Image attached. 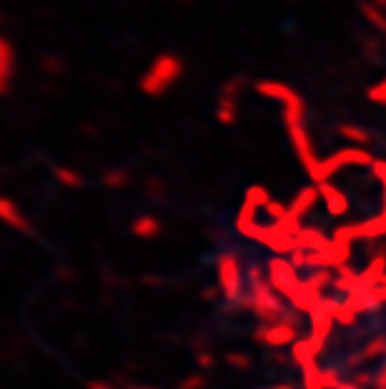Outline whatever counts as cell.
<instances>
[{
  "label": "cell",
  "instance_id": "obj_17",
  "mask_svg": "<svg viewBox=\"0 0 386 389\" xmlns=\"http://www.w3.org/2000/svg\"><path fill=\"white\" fill-rule=\"evenodd\" d=\"M331 282V274H328V271H316L314 277L308 279V286H314V289H319L321 291V286H326V284Z\"/></svg>",
  "mask_w": 386,
  "mask_h": 389
},
{
  "label": "cell",
  "instance_id": "obj_8",
  "mask_svg": "<svg viewBox=\"0 0 386 389\" xmlns=\"http://www.w3.org/2000/svg\"><path fill=\"white\" fill-rule=\"evenodd\" d=\"M261 339L263 342H269V344H288V342H294V329L291 327H271V329L261 331Z\"/></svg>",
  "mask_w": 386,
  "mask_h": 389
},
{
  "label": "cell",
  "instance_id": "obj_3",
  "mask_svg": "<svg viewBox=\"0 0 386 389\" xmlns=\"http://www.w3.org/2000/svg\"><path fill=\"white\" fill-rule=\"evenodd\" d=\"M319 193H321V198L326 201V209H328V214H331V216H341V214L349 211V198L344 196V193H341L336 186L328 184V181L319 186Z\"/></svg>",
  "mask_w": 386,
  "mask_h": 389
},
{
  "label": "cell",
  "instance_id": "obj_2",
  "mask_svg": "<svg viewBox=\"0 0 386 389\" xmlns=\"http://www.w3.org/2000/svg\"><path fill=\"white\" fill-rule=\"evenodd\" d=\"M288 133H291V141H294V148H296V153H299V159H301L304 168L311 171V168L319 164V159L314 156V146H311L306 128H304L301 123H296V126H288Z\"/></svg>",
  "mask_w": 386,
  "mask_h": 389
},
{
  "label": "cell",
  "instance_id": "obj_10",
  "mask_svg": "<svg viewBox=\"0 0 386 389\" xmlns=\"http://www.w3.org/2000/svg\"><path fill=\"white\" fill-rule=\"evenodd\" d=\"M304 389H324V384H321V370L316 364L304 367Z\"/></svg>",
  "mask_w": 386,
  "mask_h": 389
},
{
  "label": "cell",
  "instance_id": "obj_22",
  "mask_svg": "<svg viewBox=\"0 0 386 389\" xmlns=\"http://www.w3.org/2000/svg\"><path fill=\"white\" fill-rule=\"evenodd\" d=\"M336 389H361V387H359V384H356V382H351V384H344V382H341Z\"/></svg>",
  "mask_w": 386,
  "mask_h": 389
},
{
  "label": "cell",
  "instance_id": "obj_5",
  "mask_svg": "<svg viewBox=\"0 0 386 389\" xmlns=\"http://www.w3.org/2000/svg\"><path fill=\"white\" fill-rule=\"evenodd\" d=\"M384 274H386V257H374L371 264L359 274V284H364V286H376Z\"/></svg>",
  "mask_w": 386,
  "mask_h": 389
},
{
  "label": "cell",
  "instance_id": "obj_9",
  "mask_svg": "<svg viewBox=\"0 0 386 389\" xmlns=\"http://www.w3.org/2000/svg\"><path fill=\"white\" fill-rule=\"evenodd\" d=\"M294 359L301 364V367L316 364V352H314V344H311V339H301V342L294 344Z\"/></svg>",
  "mask_w": 386,
  "mask_h": 389
},
{
  "label": "cell",
  "instance_id": "obj_19",
  "mask_svg": "<svg viewBox=\"0 0 386 389\" xmlns=\"http://www.w3.org/2000/svg\"><path fill=\"white\" fill-rule=\"evenodd\" d=\"M246 201H249V204H269V196H266V191H263V189H251V193L249 196H246Z\"/></svg>",
  "mask_w": 386,
  "mask_h": 389
},
{
  "label": "cell",
  "instance_id": "obj_18",
  "mask_svg": "<svg viewBox=\"0 0 386 389\" xmlns=\"http://www.w3.org/2000/svg\"><path fill=\"white\" fill-rule=\"evenodd\" d=\"M321 384H324V389H336L339 387V377H336V372H321Z\"/></svg>",
  "mask_w": 386,
  "mask_h": 389
},
{
  "label": "cell",
  "instance_id": "obj_16",
  "mask_svg": "<svg viewBox=\"0 0 386 389\" xmlns=\"http://www.w3.org/2000/svg\"><path fill=\"white\" fill-rule=\"evenodd\" d=\"M369 101H374V103H381V106H386V78L381 80V83H376V86L369 88Z\"/></svg>",
  "mask_w": 386,
  "mask_h": 389
},
{
  "label": "cell",
  "instance_id": "obj_14",
  "mask_svg": "<svg viewBox=\"0 0 386 389\" xmlns=\"http://www.w3.org/2000/svg\"><path fill=\"white\" fill-rule=\"evenodd\" d=\"M371 171H374V176L381 181V186H384V209H381L379 216L386 221V161L376 159V161H374V166H371Z\"/></svg>",
  "mask_w": 386,
  "mask_h": 389
},
{
  "label": "cell",
  "instance_id": "obj_1",
  "mask_svg": "<svg viewBox=\"0 0 386 389\" xmlns=\"http://www.w3.org/2000/svg\"><path fill=\"white\" fill-rule=\"evenodd\" d=\"M261 93H266V96H274V98H281L283 106H286V126H296L301 123L304 119V101L299 93H294L291 88L281 86V83H261Z\"/></svg>",
  "mask_w": 386,
  "mask_h": 389
},
{
  "label": "cell",
  "instance_id": "obj_6",
  "mask_svg": "<svg viewBox=\"0 0 386 389\" xmlns=\"http://www.w3.org/2000/svg\"><path fill=\"white\" fill-rule=\"evenodd\" d=\"M321 193H319V186H308V189H304L301 193H299V196H296V201H294V206H291V209H288V214H294L296 218H301L304 214L308 211V209H311V206L316 204V198H319Z\"/></svg>",
  "mask_w": 386,
  "mask_h": 389
},
{
  "label": "cell",
  "instance_id": "obj_24",
  "mask_svg": "<svg viewBox=\"0 0 386 389\" xmlns=\"http://www.w3.org/2000/svg\"><path fill=\"white\" fill-rule=\"evenodd\" d=\"M276 389H291V387H276Z\"/></svg>",
  "mask_w": 386,
  "mask_h": 389
},
{
  "label": "cell",
  "instance_id": "obj_21",
  "mask_svg": "<svg viewBox=\"0 0 386 389\" xmlns=\"http://www.w3.org/2000/svg\"><path fill=\"white\" fill-rule=\"evenodd\" d=\"M376 387H379V389H386V370L381 372L379 377H376Z\"/></svg>",
  "mask_w": 386,
  "mask_h": 389
},
{
  "label": "cell",
  "instance_id": "obj_15",
  "mask_svg": "<svg viewBox=\"0 0 386 389\" xmlns=\"http://www.w3.org/2000/svg\"><path fill=\"white\" fill-rule=\"evenodd\" d=\"M364 354V359H371V356H379V354H386V339L384 336H379V339H374L371 344H369L367 349L361 352Z\"/></svg>",
  "mask_w": 386,
  "mask_h": 389
},
{
  "label": "cell",
  "instance_id": "obj_12",
  "mask_svg": "<svg viewBox=\"0 0 386 389\" xmlns=\"http://www.w3.org/2000/svg\"><path fill=\"white\" fill-rule=\"evenodd\" d=\"M361 10H364V15H367V20H371L374 26L381 28V31H386V13H381L379 6H361Z\"/></svg>",
  "mask_w": 386,
  "mask_h": 389
},
{
  "label": "cell",
  "instance_id": "obj_20",
  "mask_svg": "<svg viewBox=\"0 0 386 389\" xmlns=\"http://www.w3.org/2000/svg\"><path fill=\"white\" fill-rule=\"evenodd\" d=\"M306 254H308L306 249H294V251H291V264L304 266V264H306Z\"/></svg>",
  "mask_w": 386,
  "mask_h": 389
},
{
  "label": "cell",
  "instance_id": "obj_7",
  "mask_svg": "<svg viewBox=\"0 0 386 389\" xmlns=\"http://www.w3.org/2000/svg\"><path fill=\"white\" fill-rule=\"evenodd\" d=\"M221 279L229 297H236L238 294V266H236L234 259H223L221 261Z\"/></svg>",
  "mask_w": 386,
  "mask_h": 389
},
{
  "label": "cell",
  "instance_id": "obj_4",
  "mask_svg": "<svg viewBox=\"0 0 386 389\" xmlns=\"http://www.w3.org/2000/svg\"><path fill=\"white\" fill-rule=\"evenodd\" d=\"M296 246H299V249H306V251L328 249V246H331V239H326L316 229H301V234L296 236Z\"/></svg>",
  "mask_w": 386,
  "mask_h": 389
},
{
  "label": "cell",
  "instance_id": "obj_11",
  "mask_svg": "<svg viewBox=\"0 0 386 389\" xmlns=\"http://www.w3.org/2000/svg\"><path fill=\"white\" fill-rule=\"evenodd\" d=\"M334 322L336 324H344V327H349V324L356 322V311H353L349 304L339 302V304H336V309H334Z\"/></svg>",
  "mask_w": 386,
  "mask_h": 389
},
{
  "label": "cell",
  "instance_id": "obj_13",
  "mask_svg": "<svg viewBox=\"0 0 386 389\" xmlns=\"http://www.w3.org/2000/svg\"><path fill=\"white\" fill-rule=\"evenodd\" d=\"M339 131H341V136H344V139L353 141V144H367V141H369V133L361 131V128H356V126H341Z\"/></svg>",
  "mask_w": 386,
  "mask_h": 389
},
{
  "label": "cell",
  "instance_id": "obj_23",
  "mask_svg": "<svg viewBox=\"0 0 386 389\" xmlns=\"http://www.w3.org/2000/svg\"><path fill=\"white\" fill-rule=\"evenodd\" d=\"M374 6H379V8H386V0H371Z\"/></svg>",
  "mask_w": 386,
  "mask_h": 389
}]
</instances>
